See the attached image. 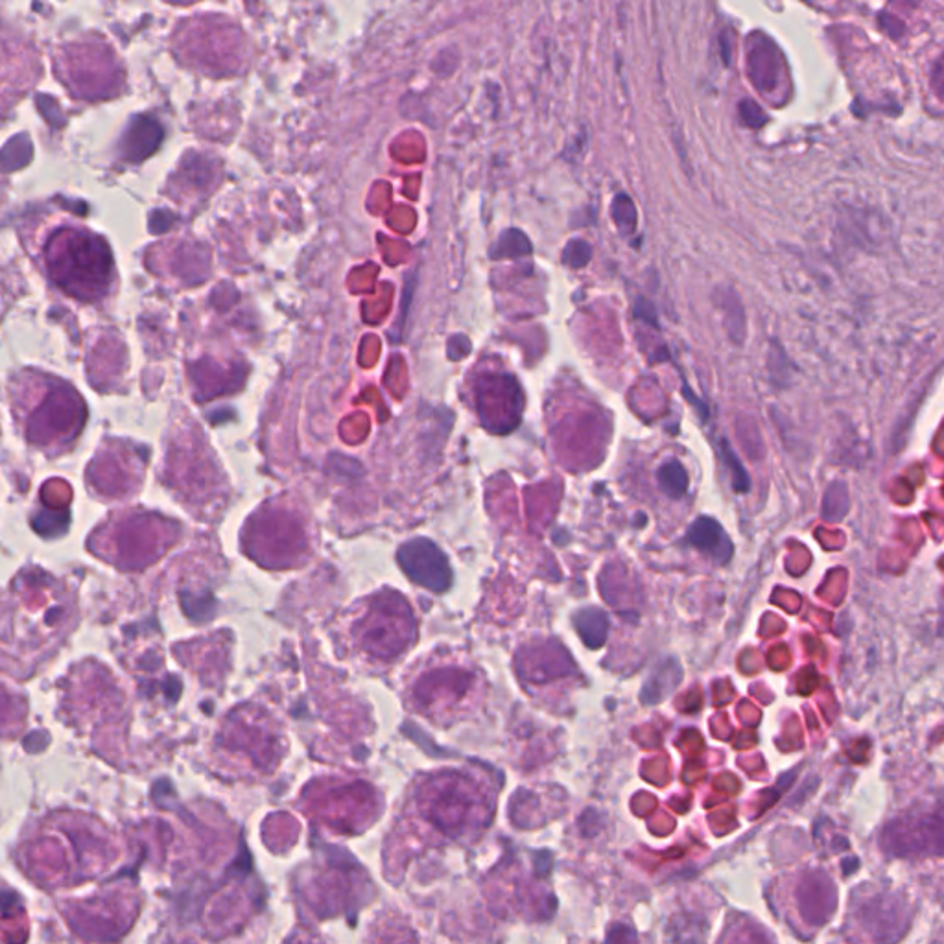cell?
Wrapping results in <instances>:
<instances>
[{
    "instance_id": "1",
    "label": "cell",
    "mask_w": 944,
    "mask_h": 944,
    "mask_svg": "<svg viewBox=\"0 0 944 944\" xmlns=\"http://www.w3.org/2000/svg\"><path fill=\"white\" fill-rule=\"evenodd\" d=\"M401 559L404 570L415 581L434 590H443L447 587L449 568L443 555L439 554L432 544L426 541L408 544L402 548Z\"/></svg>"
},
{
    "instance_id": "2",
    "label": "cell",
    "mask_w": 944,
    "mask_h": 944,
    "mask_svg": "<svg viewBox=\"0 0 944 944\" xmlns=\"http://www.w3.org/2000/svg\"><path fill=\"white\" fill-rule=\"evenodd\" d=\"M686 539L701 554L708 555L716 565H723L731 559V539L718 524V520L699 517L690 526V530L686 533Z\"/></svg>"
},
{
    "instance_id": "3",
    "label": "cell",
    "mask_w": 944,
    "mask_h": 944,
    "mask_svg": "<svg viewBox=\"0 0 944 944\" xmlns=\"http://www.w3.org/2000/svg\"><path fill=\"white\" fill-rule=\"evenodd\" d=\"M161 141V128L150 118L139 117L131 120L130 130L122 139V155L130 161H142L152 154Z\"/></svg>"
},
{
    "instance_id": "4",
    "label": "cell",
    "mask_w": 944,
    "mask_h": 944,
    "mask_svg": "<svg viewBox=\"0 0 944 944\" xmlns=\"http://www.w3.org/2000/svg\"><path fill=\"white\" fill-rule=\"evenodd\" d=\"M679 681H681V668L675 662L662 664L661 670H655L646 683L644 694H642L644 703H659L662 697L672 692Z\"/></svg>"
},
{
    "instance_id": "5",
    "label": "cell",
    "mask_w": 944,
    "mask_h": 944,
    "mask_svg": "<svg viewBox=\"0 0 944 944\" xmlns=\"http://www.w3.org/2000/svg\"><path fill=\"white\" fill-rule=\"evenodd\" d=\"M576 626H578L579 635L589 648H600L607 640L609 620L600 609H583L576 616Z\"/></svg>"
},
{
    "instance_id": "6",
    "label": "cell",
    "mask_w": 944,
    "mask_h": 944,
    "mask_svg": "<svg viewBox=\"0 0 944 944\" xmlns=\"http://www.w3.org/2000/svg\"><path fill=\"white\" fill-rule=\"evenodd\" d=\"M657 482L664 495L677 500L688 491V472L681 461H666L657 471Z\"/></svg>"
},
{
    "instance_id": "7",
    "label": "cell",
    "mask_w": 944,
    "mask_h": 944,
    "mask_svg": "<svg viewBox=\"0 0 944 944\" xmlns=\"http://www.w3.org/2000/svg\"><path fill=\"white\" fill-rule=\"evenodd\" d=\"M721 454L725 456L723 460H725V463H727L729 469H731L732 485H734V489L740 491V493H747L749 487H751L749 476H747V472H745L744 467H742L740 460L732 454V449L729 447L727 441L721 443Z\"/></svg>"
},
{
    "instance_id": "8",
    "label": "cell",
    "mask_w": 944,
    "mask_h": 944,
    "mask_svg": "<svg viewBox=\"0 0 944 944\" xmlns=\"http://www.w3.org/2000/svg\"><path fill=\"white\" fill-rule=\"evenodd\" d=\"M825 500H830V502L834 500V504L823 506L826 519L834 520V511H838V513H836V519L838 520L845 515V513L839 509V504H841L843 508H849V496H847V489H845V485L843 484L830 485Z\"/></svg>"
}]
</instances>
